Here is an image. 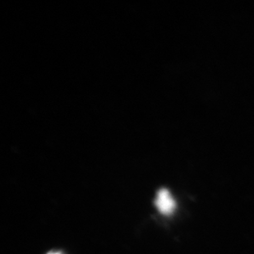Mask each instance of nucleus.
Instances as JSON below:
<instances>
[{"instance_id": "nucleus-1", "label": "nucleus", "mask_w": 254, "mask_h": 254, "mask_svg": "<svg viewBox=\"0 0 254 254\" xmlns=\"http://www.w3.org/2000/svg\"><path fill=\"white\" fill-rule=\"evenodd\" d=\"M155 205L156 208L164 216H170L176 208V202L172 195L166 189L159 190L156 194Z\"/></svg>"}, {"instance_id": "nucleus-2", "label": "nucleus", "mask_w": 254, "mask_h": 254, "mask_svg": "<svg viewBox=\"0 0 254 254\" xmlns=\"http://www.w3.org/2000/svg\"><path fill=\"white\" fill-rule=\"evenodd\" d=\"M61 254V253H59V252H51V253H49V254Z\"/></svg>"}]
</instances>
